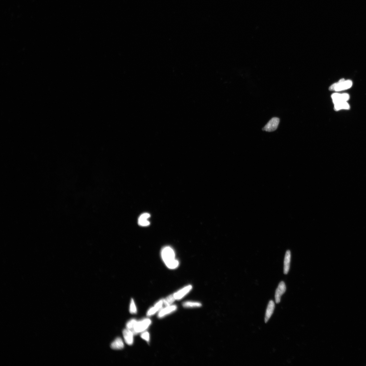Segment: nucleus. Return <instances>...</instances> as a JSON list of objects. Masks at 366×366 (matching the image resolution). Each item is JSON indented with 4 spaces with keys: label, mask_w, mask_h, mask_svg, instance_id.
Masks as SVG:
<instances>
[{
    "label": "nucleus",
    "mask_w": 366,
    "mask_h": 366,
    "mask_svg": "<svg viewBox=\"0 0 366 366\" xmlns=\"http://www.w3.org/2000/svg\"><path fill=\"white\" fill-rule=\"evenodd\" d=\"M161 255L163 261L169 269H174L178 267L180 263L175 258V254L171 247L166 246L163 248Z\"/></svg>",
    "instance_id": "1"
},
{
    "label": "nucleus",
    "mask_w": 366,
    "mask_h": 366,
    "mask_svg": "<svg viewBox=\"0 0 366 366\" xmlns=\"http://www.w3.org/2000/svg\"><path fill=\"white\" fill-rule=\"evenodd\" d=\"M152 323V321L149 318H145L137 321L132 332L134 335L145 331Z\"/></svg>",
    "instance_id": "2"
},
{
    "label": "nucleus",
    "mask_w": 366,
    "mask_h": 366,
    "mask_svg": "<svg viewBox=\"0 0 366 366\" xmlns=\"http://www.w3.org/2000/svg\"><path fill=\"white\" fill-rule=\"evenodd\" d=\"M353 83L351 80H345L344 79H341L338 83L332 84L329 87V90L337 92L345 90L351 88Z\"/></svg>",
    "instance_id": "3"
},
{
    "label": "nucleus",
    "mask_w": 366,
    "mask_h": 366,
    "mask_svg": "<svg viewBox=\"0 0 366 366\" xmlns=\"http://www.w3.org/2000/svg\"><path fill=\"white\" fill-rule=\"evenodd\" d=\"M280 119L277 117L272 118L263 129V131L268 132H273L277 129Z\"/></svg>",
    "instance_id": "4"
},
{
    "label": "nucleus",
    "mask_w": 366,
    "mask_h": 366,
    "mask_svg": "<svg viewBox=\"0 0 366 366\" xmlns=\"http://www.w3.org/2000/svg\"><path fill=\"white\" fill-rule=\"evenodd\" d=\"M192 286L191 285L186 286L180 289L173 294L174 297L176 300L182 299L192 290Z\"/></svg>",
    "instance_id": "5"
},
{
    "label": "nucleus",
    "mask_w": 366,
    "mask_h": 366,
    "mask_svg": "<svg viewBox=\"0 0 366 366\" xmlns=\"http://www.w3.org/2000/svg\"><path fill=\"white\" fill-rule=\"evenodd\" d=\"M177 307L176 305L172 304L170 306H165L164 308H162L159 311L157 316L158 318H161L167 316L177 310Z\"/></svg>",
    "instance_id": "6"
},
{
    "label": "nucleus",
    "mask_w": 366,
    "mask_h": 366,
    "mask_svg": "<svg viewBox=\"0 0 366 366\" xmlns=\"http://www.w3.org/2000/svg\"><path fill=\"white\" fill-rule=\"evenodd\" d=\"M331 97L334 104L343 102H347L349 99V96L347 93H335L333 94Z\"/></svg>",
    "instance_id": "7"
},
{
    "label": "nucleus",
    "mask_w": 366,
    "mask_h": 366,
    "mask_svg": "<svg viewBox=\"0 0 366 366\" xmlns=\"http://www.w3.org/2000/svg\"><path fill=\"white\" fill-rule=\"evenodd\" d=\"M286 290V287L285 283L283 282H281L275 292V299L276 303H278L280 302L281 297L284 293Z\"/></svg>",
    "instance_id": "8"
},
{
    "label": "nucleus",
    "mask_w": 366,
    "mask_h": 366,
    "mask_svg": "<svg viewBox=\"0 0 366 366\" xmlns=\"http://www.w3.org/2000/svg\"><path fill=\"white\" fill-rule=\"evenodd\" d=\"M134 333L131 330L125 329L123 331V335L125 341L127 344L131 345L134 342Z\"/></svg>",
    "instance_id": "9"
},
{
    "label": "nucleus",
    "mask_w": 366,
    "mask_h": 366,
    "mask_svg": "<svg viewBox=\"0 0 366 366\" xmlns=\"http://www.w3.org/2000/svg\"><path fill=\"white\" fill-rule=\"evenodd\" d=\"M275 304L272 300L270 301L268 304L265 317V322L266 323L269 320L274 310Z\"/></svg>",
    "instance_id": "10"
},
{
    "label": "nucleus",
    "mask_w": 366,
    "mask_h": 366,
    "mask_svg": "<svg viewBox=\"0 0 366 366\" xmlns=\"http://www.w3.org/2000/svg\"><path fill=\"white\" fill-rule=\"evenodd\" d=\"M291 258V252L290 250H287L286 252L284 259V273L285 274H287L289 271Z\"/></svg>",
    "instance_id": "11"
},
{
    "label": "nucleus",
    "mask_w": 366,
    "mask_h": 366,
    "mask_svg": "<svg viewBox=\"0 0 366 366\" xmlns=\"http://www.w3.org/2000/svg\"><path fill=\"white\" fill-rule=\"evenodd\" d=\"M111 347L112 349L116 350L123 349L124 347L123 340L120 337L117 338L111 343Z\"/></svg>",
    "instance_id": "12"
},
{
    "label": "nucleus",
    "mask_w": 366,
    "mask_h": 366,
    "mask_svg": "<svg viewBox=\"0 0 366 366\" xmlns=\"http://www.w3.org/2000/svg\"><path fill=\"white\" fill-rule=\"evenodd\" d=\"M182 306L186 308H197L201 307L202 304L199 302L186 301L183 303Z\"/></svg>",
    "instance_id": "13"
},
{
    "label": "nucleus",
    "mask_w": 366,
    "mask_h": 366,
    "mask_svg": "<svg viewBox=\"0 0 366 366\" xmlns=\"http://www.w3.org/2000/svg\"><path fill=\"white\" fill-rule=\"evenodd\" d=\"M334 105V109L336 111L343 109L348 110L350 109V105L347 102H343Z\"/></svg>",
    "instance_id": "14"
},
{
    "label": "nucleus",
    "mask_w": 366,
    "mask_h": 366,
    "mask_svg": "<svg viewBox=\"0 0 366 366\" xmlns=\"http://www.w3.org/2000/svg\"><path fill=\"white\" fill-rule=\"evenodd\" d=\"M175 300L173 294L170 295L166 297L165 299H164V304L165 306H170Z\"/></svg>",
    "instance_id": "15"
},
{
    "label": "nucleus",
    "mask_w": 366,
    "mask_h": 366,
    "mask_svg": "<svg viewBox=\"0 0 366 366\" xmlns=\"http://www.w3.org/2000/svg\"><path fill=\"white\" fill-rule=\"evenodd\" d=\"M129 311L130 313L132 314H136L137 312V308L133 299H132L131 300Z\"/></svg>",
    "instance_id": "16"
},
{
    "label": "nucleus",
    "mask_w": 366,
    "mask_h": 366,
    "mask_svg": "<svg viewBox=\"0 0 366 366\" xmlns=\"http://www.w3.org/2000/svg\"><path fill=\"white\" fill-rule=\"evenodd\" d=\"M137 321L135 319H132L128 321L126 324V328L132 331L135 327Z\"/></svg>",
    "instance_id": "17"
},
{
    "label": "nucleus",
    "mask_w": 366,
    "mask_h": 366,
    "mask_svg": "<svg viewBox=\"0 0 366 366\" xmlns=\"http://www.w3.org/2000/svg\"><path fill=\"white\" fill-rule=\"evenodd\" d=\"M158 312L157 309L153 306L150 308L148 311L147 313H146V315L148 317L151 316L155 314Z\"/></svg>",
    "instance_id": "18"
},
{
    "label": "nucleus",
    "mask_w": 366,
    "mask_h": 366,
    "mask_svg": "<svg viewBox=\"0 0 366 366\" xmlns=\"http://www.w3.org/2000/svg\"><path fill=\"white\" fill-rule=\"evenodd\" d=\"M141 338L147 342H149L150 340V335L148 332L145 331L142 333L141 335Z\"/></svg>",
    "instance_id": "19"
},
{
    "label": "nucleus",
    "mask_w": 366,
    "mask_h": 366,
    "mask_svg": "<svg viewBox=\"0 0 366 366\" xmlns=\"http://www.w3.org/2000/svg\"><path fill=\"white\" fill-rule=\"evenodd\" d=\"M150 222L147 221V220H138V224L139 225L142 226H147L150 225Z\"/></svg>",
    "instance_id": "20"
},
{
    "label": "nucleus",
    "mask_w": 366,
    "mask_h": 366,
    "mask_svg": "<svg viewBox=\"0 0 366 366\" xmlns=\"http://www.w3.org/2000/svg\"><path fill=\"white\" fill-rule=\"evenodd\" d=\"M150 216V215L148 213H145L141 215L140 217L138 220H147Z\"/></svg>",
    "instance_id": "21"
}]
</instances>
